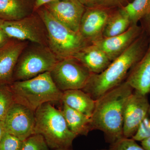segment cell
Listing matches in <instances>:
<instances>
[{
  "mask_svg": "<svg viewBox=\"0 0 150 150\" xmlns=\"http://www.w3.org/2000/svg\"><path fill=\"white\" fill-rule=\"evenodd\" d=\"M150 36L143 32L126 51L113 60L104 71L91 75L82 90L95 100L123 83L130 70L144 56Z\"/></svg>",
  "mask_w": 150,
  "mask_h": 150,
  "instance_id": "obj_1",
  "label": "cell"
},
{
  "mask_svg": "<svg viewBox=\"0 0 150 150\" xmlns=\"http://www.w3.org/2000/svg\"><path fill=\"white\" fill-rule=\"evenodd\" d=\"M134 91L125 81L96 100L91 117L92 130L102 131L106 142L110 144L123 137V108Z\"/></svg>",
  "mask_w": 150,
  "mask_h": 150,
  "instance_id": "obj_2",
  "label": "cell"
},
{
  "mask_svg": "<svg viewBox=\"0 0 150 150\" xmlns=\"http://www.w3.org/2000/svg\"><path fill=\"white\" fill-rule=\"evenodd\" d=\"M15 102L35 111L46 103L60 101L63 92L56 87L50 72L27 80L13 81L8 85Z\"/></svg>",
  "mask_w": 150,
  "mask_h": 150,
  "instance_id": "obj_3",
  "label": "cell"
},
{
  "mask_svg": "<svg viewBox=\"0 0 150 150\" xmlns=\"http://www.w3.org/2000/svg\"><path fill=\"white\" fill-rule=\"evenodd\" d=\"M35 112V134L43 136L50 149L71 148L77 136L69 129L61 110L46 103Z\"/></svg>",
  "mask_w": 150,
  "mask_h": 150,
  "instance_id": "obj_4",
  "label": "cell"
},
{
  "mask_svg": "<svg viewBox=\"0 0 150 150\" xmlns=\"http://www.w3.org/2000/svg\"><path fill=\"white\" fill-rule=\"evenodd\" d=\"M46 25L48 47L59 60L74 56L90 45L79 32H75L57 20L43 6L35 11Z\"/></svg>",
  "mask_w": 150,
  "mask_h": 150,
  "instance_id": "obj_5",
  "label": "cell"
},
{
  "mask_svg": "<svg viewBox=\"0 0 150 150\" xmlns=\"http://www.w3.org/2000/svg\"><path fill=\"white\" fill-rule=\"evenodd\" d=\"M59 60L48 46L29 42L17 62L13 81L27 80L50 72Z\"/></svg>",
  "mask_w": 150,
  "mask_h": 150,
  "instance_id": "obj_6",
  "label": "cell"
},
{
  "mask_svg": "<svg viewBox=\"0 0 150 150\" xmlns=\"http://www.w3.org/2000/svg\"><path fill=\"white\" fill-rule=\"evenodd\" d=\"M0 27L11 39L28 41L48 47L46 25L36 12L18 20L4 21Z\"/></svg>",
  "mask_w": 150,
  "mask_h": 150,
  "instance_id": "obj_7",
  "label": "cell"
},
{
  "mask_svg": "<svg viewBox=\"0 0 150 150\" xmlns=\"http://www.w3.org/2000/svg\"><path fill=\"white\" fill-rule=\"evenodd\" d=\"M50 72L54 83L62 92L83 89L92 74L79 61L73 57L59 60Z\"/></svg>",
  "mask_w": 150,
  "mask_h": 150,
  "instance_id": "obj_8",
  "label": "cell"
},
{
  "mask_svg": "<svg viewBox=\"0 0 150 150\" xmlns=\"http://www.w3.org/2000/svg\"><path fill=\"white\" fill-rule=\"evenodd\" d=\"M4 122L6 132L22 141L35 134V111L23 105L15 102Z\"/></svg>",
  "mask_w": 150,
  "mask_h": 150,
  "instance_id": "obj_9",
  "label": "cell"
},
{
  "mask_svg": "<svg viewBox=\"0 0 150 150\" xmlns=\"http://www.w3.org/2000/svg\"><path fill=\"white\" fill-rule=\"evenodd\" d=\"M149 105L147 95L134 90L126 100L123 108V137L132 138L136 134Z\"/></svg>",
  "mask_w": 150,
  "mask_h": 150,
  "instance_id": "obj_10",
  "label": "cell"
},
{
  "mask_svg": "<svg viewBox=\"0 0 150 150\" xmlns=\"http://www.w3.org/2000/svg\"><path fill=\"white\" fill-rule=\"evenodd\" d=\"M113 9L99 5L86 7L80 25L79 33L91 44L103 38L105 28Z\"/></svg>",
  "mask_w": 150,
  "mask_h": 150,
  "instance_id": "obj_11",
  "label": "cell"
},
{
  "mask_svg": "<svg viewBox=\"0 0 150 150\" xmlns=\"http://www.w3.org/2000/svg\"><path fill=\"white\" fill-rule=\"evenodd\" d=\"M44 6L62 24L75 32H79L86 7L78 0H54Z\"/></svg>",
  "mask_w": 150,
  "mask_h": 150,
  "instance_id": "obj_12",
  "label": "cell"
},
{
  "mask_svg": "<svg viewBox=\"0 0 150 150\" xmlns=\"http://www.w3.org/2000/svg\"><path fill=\"white\" fill-rule=\"evenodd\" d=\"M143 32L141 25L133 24L121 34L113 37L103 38L93 44L102 50L112 62L126 51Z\"/></svg>",
  "mask_w": 150,
  "mask_h": 150,
  "instance_id": "obj_13",
  "label": "cell"
},
{
  "mask_svg": "<svg viewBox=\"0 0 150 150\" xmlns=\"http://www.w3.org/2000/svg\"><path fill=\"white\" fill-rule=\"evenodd\" d=\"M29 42L11 39L0 49V85L13 82L14 71L21 54Z\"/></svg>",
  "mask_w": 150,
  "mask_h": 150,
  "instance_id": "obj_14",
  "label": "cell"
},
{
  "mask_svg": "<svg viewBox=\"0 0 150 150\" xmlns=\"http://www.w3.org/2000/svg\"><path fill=\"white\" fill-rule=\"evenodd\" d=\"M126 81L134 91L146 95L150 93V37L146 51L130 70Z\"/></svg>",
  "mask_w": 150,
  "mask_h": 150,
  "instance_id": "obj_15",
  "label": "cell"
},
{
  "mask_svg": "<svg viewBox=\"0 0 150 150\" xmlns=\"http://www.w3.org/2000/svg\"><path fill=\"white\" fill-rule=\"evenodd\" d=\"M73 58L79 61L92 74L102 72L112 62L102 50L93 44L83 48Z\"/></svg>",
  "mask_w": 150,
  "mask_h": 150,
  "instance_id": "obj_16",
  "label": "cell"
},
{
  "mask_svg": "<svg viewBox=\"0 0 150 150\" xmlns=\"http://www.w3.org/2000/svg\"><path fill=\"white\" fill-rule=\"evenodd\" d=\"M61 101L63 104L91 117L96 100L82 89L71 90L63 92Z\"/></svg>",
  "mask_w": 150,
  "mask_h": 150,
  "instance_id": "obj_17",
  "label": "cell"
},
{
  "mask_svg": "<svg viewBox=\"0 0 150 150\" xmlns=\"http://www.w3.org/2000/svg\"><path fill=\"white\" fill-rule=\"evenodd\" d=\"M34 3L30 0H0V19L16 21L34 12Z\"/></svg>",
  "mask_w": 150,
  "mask_h": 150,
  "instance_id": "obj_18",
  "label": "cell"
},
{
  "mask_svg": "<svg viewBox=\"0 0 150 150\" xmlns=\"http://www.w3.org/2000/svg\"><path fill=\"white\" fill-rule=\"evenodd\" d=\"M70 131L77 137L87 136L91 129V117L63 104L61 110Z\"/></svg>",
  "mask_w": 150,
  "mask_h": 150,
  "instance_id": "obj_19",
  "label": "cell"
},
{
  "mask_svg": "<svg viewBox=\"0 0 150 150\" xmlns=\"http://www.w3.org/2000/svg\"><path fill=\"white\" fill-rule=\"evenodd\" d=\"M132 25L129 16L121 8L113 9L108 20L103 38L113 37L126 31Z\"/></svg>",
  "mask_w": 150,
  "mask_h": 150,
  "instance_id": "obj_20",
  "label": "cell"
},
{
  "mask_svg": "<svg viewBox=\"0 0 150 150\" xmlns=\"http://www.w3.org/2000/svg\"><path fill=\"white\" fill-rule=\"evenodd\" d=\"M129 16L133 24H137L150 11V0H133L121 8Z\"/></svg>",
  "mask_w": 150,
  "mask_h": 150,
  "instance_id": "obj_21",
  "label": "cell"
},
{
  "mask_svg": "<svg viewBox=\"0 0 150 150\" xmlns=\"http://www.w3.org/2000/svg\"><path fill=\"white\" fill-rule=\"evenodd\" d=\"M15 100L8 85H0V121H4Z\"/></svg>",
  "mask_w": 150,
  "mask_h": 150,
  "instance_id": "obj_22",
  "label": "cell"
},
{
  "mask_svg": "<svg viewBox=\"0 0 150 150\" xmlns=\"http://www.w3.org/2000/svg\"><path fill=\"white\" fill-rule=\"evenodd\" d=\"M22 150H51L42 135L33 134L23 142Z\"/></svg>",
  "mask_w": 150,
  "mask_h": 150,
  "instance_id": "obj_23",
  "label": "cell"
},
{
  "mask_svg": "<svg viewBox=\"0 0 150 150\" xmlns=\"http://www.w3.org/2000/svg\"><path fill=\"white\" fill-rule=\"evenodd\" d=\"M23 142L6 132L0 142V150H22Z\"/></svg>",
  "mask_w": 150,
  "mask_h": 150,
  "instance_id": "obj_24",
  "label": "cell"
},
{
  "mask_svg": "<svg viewBox=\"0 0 150 150\" xmlns=\"http://www.w3.org/2000/svg\"><path fill=\"white\" fill-rule=\"evenodd\" d=\"M110 150H146L132 138H121L110 144Z\"/></svg>",
  "mask_w": 150,
  "mask_h": 150,
  "instance_id": "obj_25",
  "label": "cell"
},
{
  "mask_svg": "<svg viewBox=\"0 0 150 150\" xmlns=\"http://www.w3.org/2000/svg\"><path fill=\"white\" fill-rule=\"evenodd\" d=\"M150 137V103L147 111L140 127L132 139L136 141L142 142Z\"/></svg>",
  "mask_w": 150,
  "mask_h": 150,
  "instance_id": "obj_26",
  "label": "cell"
},
{
  "mask_svg": "<svg viewBox=\"0 0 150 150\" xmlns=\"http://www.w3.org/2000/svg\"><path fill=\"white\" fill-rule=\"evenodd\" d=\"M133 0H98V5L111 9L121 8Z\"/></svg>",
  "mask_w": 150,
  "mask_h": 150,
  "instance_id": "obj_27",
  "label": "cell"
},
{
  "mask_svg": "<svg viewBox=\"0 0 150 150\" xmlns=\"http://www.w3.org/2000/svg\"><path fill=\"white\" fill-rule=\"evenodd\" d=\"M140 22L143 31L150 36V11Z\"/></svg>",
  "mask_w": 150,
  "mask_h": 150,
  "instance_id": "obj_28",
  "label": "cell"
},
{
  "mask_svg": "<svg viewBox=\"0 0 150 150\" xmlns=\"http://www.w3.org/2000/svg\"><path fill=\"white\" fill-rule=\"evenodd\" d=\"M11 39L4 30L0 27V49L4 47Z\"/></svg>",
  "mask_w": 150,
  "mask_h": 150,
  "instance_id": "obj_29",
  "label": "cell"
},
{
  "mask_svg": "<svg viewBox=\"0 0 150 150\" xmlns=\"http://www.w3.org/2000/svg\"><path fill=\"white\" fill-rule=\"evenodd\" d=\"M54 0H35L34 5V11L35 12L41 7Z\"/></svg>",
  "mask_w": 150,
  "mask_h": 150,
  "instance_id": "obj_30",
  "label": "cell"
},
{
  "mask_svg": "<svg viewBox=\"0 0 150 150\" xmlns=\"http://www.w3.org/2000/svg\"><path fill=\"white\" fill-rule=\"evenodd\" d=\"M86 7H91L98 5V0H78Z\"/></svg>",
  "mask_w": 150,
  "mask_h": 150,
  "instance_id": "obj_31",
  "label": "cell"
},
{
  "mask_svg": "<svg viewBox=\"0 0 150 150\" xmlns=\"http://www.w3.org/2000/svg\"><path fill=\"white\" fill-rule=\"evenodd\" d=\"M142 147L146 150H150V137L141 142Z\"/></svg>",
  "mask_w": 150,
  "mask_h": 150,
  "instance_id": "obj_32",
  "label": "cell"
},
{
  "mask_svg": "<svg viewBox=\"0 0 150 150\" xmlns=\"http://www.w3.org/2000/svg\"><path fill=\"white\" fill-rule=\"evenodd\" d=\"M6 132L4 121H0V142Z\"/></svg>",
  "mask_w": 150,
  "mask_h": 150,
  "instance_id": "obj_33",
  "label": "cell"
},
{
  "mask_svg": "<svg viewBox=\"0 0 150 150\" xmlns=\"http://www.w3.org/2000/svg\"><path fill=\"white\" fill-rule=\"evenodd\" d=\"M51 150H73L71 148H64V149H57Z\"/></svg>",
  "mask_w": 150,
  "mask_h": 150,
  "instance_id": "obj_34",
  "label": "cell"
},
{
  "mask_svg": "<svg viewBox=\"0 0 150 150\" xmlns=\"http://www.w3.org/2000/svg\"><path fill=\"white\" fill-rule=\"evenodd\" d=\"M4 21H3V20L0 19V25H1V23H2Z\"/></svg>",
  "mask_w": 150,
  "mask_h": 150,
  "instance_id": "obj_35",
  "label": "cell"
},
{
  "mask_svg": "<svg viewBox=\"0 0 150 150\" xmlns=\"http://www.w3.org/2000/svg\"><path fill=\"white\" fill-rule=\"evenodd\" d=\"M110 150L109 149H100V150Z\"/></svg>",
  "mask_w": 150,
  "mask_h": 150,
  "instance_id": "obj_36",
  "label": "cell"
}]
</instances>
